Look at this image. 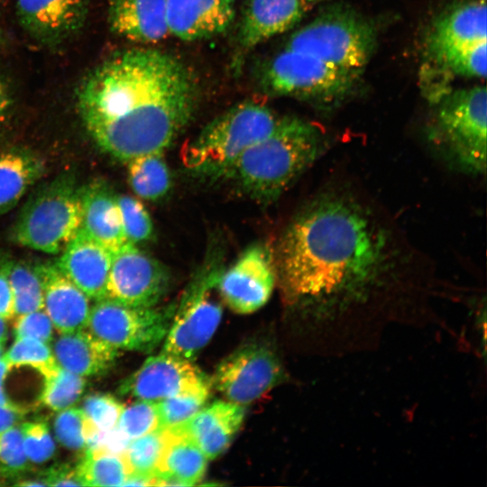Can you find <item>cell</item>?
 <instances>
[{"label": "cell", "mask_w": 487, "mask_h": 487, "mask_svg": "<svg viewBox=\"0 0 487 487\" xmlns=\"http://www.w3.org/2000/svg\"><path fill=\"white\" fill-rule=\"evenodd\" d=\"M306 2H312V1H317V0H305Z\"/></svg>", "instance_id": "49"}, {"label": "cell", "mask_w": 487, "mask_h": 487, "mask_svg": "<svg viewBox=\"0 0 487 487\" xmlns=\"http://www.w3.org/2000/svg\"><path fill=\"white\" fill-rule=\"evenodd\" d=\"M7 259L0 260V317L11 319L14 317V297L7 275Z\"/></svg>", "instance_id": "43"}, {"label": "cell", "mask_w": 487, "mask_h": 487, "mask_svg": "<svg viewBox=\"0 0 487 487\" xmlns=\"http://www.w3.org/2000/svg\"><path fill=\"white\" fill-rule=\"evenodd\" d=\"M116 427L130 440L160 428L157 402L138 400L124 407Z\"/></svg>", "instance_id": "36"}, {"label": "cell", "mask_w": 487, "mask_h": 487, "mask_svg": "<svg viewBox=\"0 0 487 487\" xmlns=\"http://www.w3.org/2000/svg\"><path fill=\"white\" fill-rule=\"evenodd\" d=\"M428 139L455 168L486 170L487 93L484 86L449 91L436 102Z\"/></svg>", "instance_id": "5"}, {"label": "cell", "mask_w": 487, "mask_h": 487, "mask_svg": "<svg viewBox=\"0 0 487 487\" xmlns=\"http://www.w3.org/2000/svg\"><path fill=\"white\" fill-rule=\"evenodd\" d=\"M198 97L190 69L151 48L119 52L84 78L78 91L83 123L96 144L128 161L169 147L188 125Z\"/></svg>", "instance_id": "2"}, {"label": "cell", "mask_w": 487, "mask_h": 487, "mask_svg": "<svg viewBox=\"0 0 487 487\" xmlns=\"http://www.w3.org/2000/svg\"><path fill=\"white\" fill-rule=\"evenodd\" d=\"M285 379L282 364L273 350L247 344L225 358L216 370L213 383L229 401L249 404Z\"/></svg>", "instance_id": "11"}, {"label": "cell", "mask_w": 487, "mask_h": 487, "mask_svg": "<svg viewBox=\"0 0 487 487\" xmlns=\"http://www.w3.org/2000/svg\"><path fill=\"white\" fill-rule=\"evenodd\" d=\"M166 442L155 476L157 486H190L202 480L208 459L186 436L165 429Z\"/></svg>", "instance_id": "25"}, {"label": "cell", "mask_w": 487, "mask_h": 487, "mask_svg": "<svg viewBox=\"0 0 487 487\" xmlns=\"http://www.w3.org/2000/svg\"><path fill=\"white\" fill-rule=\"evenodd\" d=\"M224 269L219 254L206 258L175 307L162 352L192 361L209 342L223 314L218 281Z\"/></svg>", "instance_id": "8"}, {"label": "cell", "mask_w": 487, "mask_h": 487, "mask_svg": "<svg viewBox=\"0 0 487 487\" xmlns=\"http://www.w3.org/2000/svg\"><path fill=\"white\" fill-rule=\"evenodd\" d=\"M43 289V308L60 333L85 329L90 311L88 297L57 266L36 264Z\"/></svg>", "instance_id": "18"}, {"label": "cell", "mask_w": 487, "mask_h": 487, "mask_svg": "<svg viewBox=\"0 0 487 487\" xmlns=\"http://www.w3.org/2000/svg\"><path fill=\"white\" fill-rule=\"evenodd\" d=\"M169 285L165 266L136 244L126 243L113 253L106 298L133 307H153Z\"/></svg>", "instance_id": "12"}, {"label": "cell", "mask_w": 487, "mask_h": 487, "mask_svg": "<svg viewBox=\"0 0 487 487\" xmlns=\"http://www.w3.org/2000/svg\"><path fill=\"white\" fill-rule=\"evenodd\" d=\"M46 486H84L77 465H54L41 473Z\"/></svg>", "instance_id": "42"}, {"label": "cell", "mask_w": 487, "mask_h": 487, "mask_svg": "<svg viewBox=\"0 0 487 487\" xmlns=\"http://www.w3.org/2000/svg\"><path fill=\"white\" fill-rule=\"evenodd\" d=\"M15 338L31 337L49 344L53 337V325L42 309L16 316L13 325Z\"/></svg>", "instance_id": "41"}, {"label": "cell", "mask_w": 487, "mask_h": 487, "mask_svg": "<svg viewBox=\"0 0 487 487\" xmlns=\"http://www.w3.org/2000/svg\"><path fill=\"white\" fill-rule=\"evenodd\" d=\"M274 261L285 301L306 308L321 335L353 327L394 268L387 231L358 201L339 194L320 196L292 220Z\"/></svg>", "instance_id": "1"}, {"label": "cell", "mask_w": 487, "mask_h": 487, "mask_svg": "<svg viewBox=\"0 0 487 487\" xmlns=\"http://www.w3.org/2000/svg\"><path fill=\"white\" fill-rule=\"evenodd\" d=\"M4 356L11 365L35 370L43 380L51 378L60 369L48 344L31 337L15 338Z\"/></svg>", "instance_id": "33"}, {"label": "cell", "mask_w": 487, "mask_h": 487, "mask_svg": "<svg viewBox=\"0 0 487 487\" xmlns=\"http://www.w3.org/2000/svg\"><path fill=\"white\" fill-rule=\"evenodd\" d=\"M175 306L133 307L109 298L90 307L86 329L117 349L151 353L164 340Z\"/></svg>", "instance_id": "10"}, {"label": "cell", "mask_w": 487, "mask_h": 487, "mask_svg": "<svg viewBox=\"0 0 487 487\" xmlns=\"http://www.w3.org/2000/svg\"><path fill=\"white\" fill-rule=\"evenodd\" d=\"M86 420L81 409L70 407L60 410L53 421L57 441L71 451L86 449Z\"/></svg>", "instance_id": "39"}, {"label": "cell", "mask_w": 487, "mask_h": 487, "mask_svg": "<svg viewBox=\"0 0 487 487\" xmlns=\"http://www.w3.org/2000/svg\"><path fill=\"white\" fill-rule=\"evenodd\" d=\"M22 26L44 43H58L77 32L84 24L87 0H16Z\"/></svg>", "instance_id": "15"}, {"label": "cell", "mask_w": 487, "mask_h": 487, "mask_svg": "<svg viewBox=\"0 0 487 487\" xmlns=\"http://www.w3.org/2000/svg\"><path fill=\"white\" fill-rule=\"evenodd\" d=\"M244 414L243 405L216 401L170 430L188 437L211 460L228 447L243 423Z\"/></svg>", "instance_id": "17"}, {"label": "cell", "mask_w": 487, "mask_h": 487, "mask_svg": "<svg viewBox=\"0 0 487 487\" xmlns=\"http://www.w3.org/2000/svg\"><path fill=\"white\" fill-rule=\"evenodd\" d=\"M43 161L25 149L0 152V216L13 209L44 174Z\"/></svg>", "instance_id": "26"}, {"label": "cell", "mask_w": 487, "mask_h": 487, "mask_svg": "<svg viewBox=\"0 0 487 487\" xmlns=\"http://www.w3.org/2000/svg\"><path fill=\"white\" fill-rule=\"evenodd\" d=\"M80 227L86 234L112 253L127 242L124 237L116 195L104 180L80 188Z\"/></svg>", "instance_id": "20"}, {"label": "cell", "mask_w": 487, "mask_h": 487, "mask_svg": "<svg viewBox=\"0 0 487 487\" xmlns=\"http://www.w3.org/2000/svg\"><path fill=\"white\" fill-rule=\"evenodd\" d=\"M276 280L274 254L266 244H254L232 266L224 269L218 290L223 302L233 311L250 314L269 300Z\"/></svg>", "instance_id": "13"}, {"label": "cell", "mask_w": 487, "mask_h": 487, "mask_svg": "<svg viewBox=\"0 0 487 487\" xmlns=\"http://www.w3.org/2000/svg\"><path fill=\"white\" fill-rule=\"evenodd\" d=\"M11 106V96L8 87L0 76V130L6 121Z\"/></svg>", "instance_id": "46"}, {"label": "cell", "mask_w": 487, "mask_h": 487, "mask_svg": "<svg viewBox=\"0 0 487 487\" xmlns=\"http://www.w3.org/2000/svg\"><path fill=\"white\" fill-rule=\"evenodd\" d=\"M127 162L128 182L137 197L154 202L167 196L171 176L162 152L140 155Z\"/></svg>", "instance_id": "27"}, {"label": "cell", "mask_w": 487, "mask_h": 487, "mask_svg": "<svg viewBox=\"0 0 487 487\" xmlns=\"http://www.w3.org/2000/svg\"><path fill=\"white\" fill-rule=\"evenodd\" d=\"M277 120L263 104H238L213 119L182 148V163L193 175L225 178L239 157L272 130Z\"/></svg>", "instance_id": "4"}, {"label": "cell", "mask_w": 487, "mask_h": 487, "mask_svg": "<svg viewBox=\"0 0 487 487\" xmlns=\"http://www.w3.org/2000/svg\"><path fill=\"white\" fill-rule=\"evenodd\" d=\"M77 464L84 486H124L131 474L124 453L87 448Z\"/></svg>", "instance_id": "28"}, {"label": "cell", "mask_w": 487, "mask_h": 487, "mask_svg": "<svg viewBox=\"0 0 487 487\" xmlns=\"http://www.w3.org/2000/svg\"><path fill=\"white\" fill-rule=\"evenodd\" d=\"M20 425L0 433V477L18 478L30 470Z\"/></svg>", "instance_id": "37"}, {"label": "cell", "mask_w": 487, "mask_h": 487, "mask_svg": "<svg viewBox=\"0 0 487 487\" xmlns=\"http://www.w3.org/2000/svg\"><path fill=\"white\" fill-rule=\"evenodd\" d=\"M113 253L80 229L61 251L60 270L89 299L106 298Z\"/></svg>", "instance_id": "16"}, {"label": "cell", "mask_w": 487, "mask_h": 487, "mask_svg": "<svg viewBox=\"0 0 487 487\" xmlns=\"http://www.w3.org/2000/svg\"><path fill=\"white\" fill-rule=\"evenodd\" d=\"M209 382H204L157 402L160 428H173L199 411L208 399Z\"/></svg>", "instance_id": "32"}, {"label": "cell", "mask_w": 487, "mask_h": 487, "mask_svg": "<svg viewBox=\"0 0 487 487\" xmlns=\"http://www.w3.org/2000/svg\"><path fill=\"white\" fill-rule=\"evenodd\" d=\"M7 325L5 319L0 317V344H5L7 339Z\"/></svg>", "instance_id": "47"}, {"label": "cell", "mask_w": 487, "mask_h": 487, "mask_svg": "<svg viewBox=\"0 0 487 487\" xmlns=\"http://www.w3.org/2000/svg\"><path fill=\"white\" fill-rule=\"evenodd\" d=\"M376 39L369 20L349 7L335 5L295 32L285 48L361 73L374 51Z\"/></svg>", "instance_id": "7"}, {"label": "cell", "mask_w": 487, "mask_h": 487, "mask_svg": "<svg viewBox=\"0 0 487 487\" xmlns=\"http://www.w3.org/2000/svg\"><path fill=\"white\" fill-rule=\"evenodd\" d=\"M487 42L452 47L429 54L435 66L453 75L471 78L486 76Z\"/></svg>", "instance_id": "30"}, {"label": "cell", "mask_w": 487, "mask_h": 487, "mask_svg": "<svg viewBox=\"0 0 487 487\" xmlns=\"http://www.w3.org/2000/svg\"><path fill=\"white\" fill-rule=\"evenodd\" d=\"M10 363L5 359V356L0 357V405L5 406L16 409L24 410L15 407L11 400L8 399L5 391V380L11 368ZM26 411V410H24Z\"/></svg>", "instance_id": "45"}, {"label": "cell", "mask_w": 487, "mask_h": 487, "mask_svg": "<svg viewBox=\"0 0 487 487\" xmlns=\"http://www.w3.org/2000/svg\"><path fill=\"white\" fill-rule=\"evenodd\" d=\"M80 188L69 173L41 186L21 211L13 240L45 253H61L80 227Z\"/></svg>", "instance_id": "6"}, {"label": "cell", "mask_w": 487, "mask_h": 487, "mask_svg": "<svg viewBox=\"0 0 487 487\" xmlns=\"http://www.w3.org/2000/svg\"><path fill=\"white\" fill-rule=\"evenodd\" d=\"M359 76L308 53L285 48L267 65L263 83L275 95L332 105L350 96Z\"/></svg>", "instance_id": "9"}, {"label": "cell", "mask_w": 487, "mask_h": 487, "mask_svg": "<svg viewBox=\"0 0 487 487\" xmlns=\"http://www.w3.org/2000/svg\"><path fill=\"white\" fill-rule=\"evenodd\" d=\"M123 409L114 396L96 392L84 398L81 410L96 429L108 431L116 427Z\"/></svg>", "instance_id": "40"}, {"label": "cell", "mask_w": 487, "mask_h": 487, "mask_svg": "<svg viewBox=\"0 0 487 487\" xmlns=\"http://www.w3.org/2000/svg\"><path fill=\"white\" fill-rule=\"evenodd\" d=\"M208 381L192 361L164 352L150 356L120 385L121 395L158 402Z\"/></svg>", "instance_id": "14"}, {"label": "cell", "mask_w": 487, "mask_h": 487, "mask_svg": "<svg viewBox=\"0 0 487 487\" xmlns=\"http://www.w3.org/2000/svg\"><path fill=\"white\" fill-rule=\"evenodd\" d=\"M234 16L228 0H166L169 33L182 41L217 35L231 25Z\"/></svg>", "instance_id": "19"}, {"label": "cell", "mask_w": 487, "mask_h": 487, "mask_svg": "<svg viewBox=\"0 0 487 487\" xmlns=\"http://www.w3.org/2000/svg\"><path fill=\"white\" fill-rule=\"evenodd\" d=\"M109 25L133 42L155 43L168 34L166 0H110Z\"/></svg>", "instance_id": "22"}, {"label": "cell", "mask_w": 487, "mask_h": 487, "mask_svg": "<svg viewBox=\"0 0 487 487\" xmlns=\"http://www.w3.org/2000/svg\"><path fill=\"white\" fill-rule=\"evenodd\" d=\"M116 202L126 242L137 245L152 240L153 224L142 202L128 195H116Z\"/></svg>", "instance_id": "35"}, {"label": "cell", "mask_w": 487, "mask_h": 487, "mask_svg": "<svg viewBox=\"0 0 487 487\" xmlns=\"http://www.w3.org/2000/svg\"><path fill=\"white\" fill-rule=\"evenodd\" d=\"M27 411L0 405V433L18 425Z\"/></svg>", "instance_id": "44"}, {"label": "cell", "mask_w": 487, "mask_h": 487, "mask_svg": "<svg viewBox=\"0 0 487 487\" xmlns=\"http://www.w3.org/2000/svg\"><path fill=\"white\" fill-rule=\"evenodd\" d=\"M25 455L31 464H43L56 454V445L46 422L36 420L20 425Z\"/></svg>", "instance_id": "38"}, {"label": "cell", "mask_w": 487, "mask_h": 487, "mask_svg": "<svg viewBox=\"0 0 487 487\" xmlns=\"http://www.w3.org/2000/svg\"><path fill=\"white\" fill-rule=\"evenodd\" d=\"M52 353L60 367L83 377L105 374L119 355L117 349L86 328L61 333L53 343Z\"/></svg>", "instance_id": "24"}, {"label": "cell", "mask_w": 487, "mask_h": 487, "mask_svg": "<svg viewBox=\"0 0 487 487\" xmlns=\"http://www.w3.org/2000/svg\"><path fill=\"white\" fill-rule=\"evenodd\" d=\"M166 430L158 428L142 436L131 439L124 455L131 474L154 479L158 473L166 442Z\"/></svg>", "instance_id": "31"}, {"label": "cell", "mask_w": 487, "mask_h": 487, "mask_svg": "<svg viewBox=\"0 0 487 487\" xmlns=\"http://www.w3.org/2000/svg\"><path fill=\"white\" fill-rule=\"evenodd\" d=\"M7 275L13 291L14 317L43 308V289L36 265L8 260Z\"/></svg>", "instance_id": "29"}, {"label": "cell", "mask_w": 487, "mask_h": 487, "mask_svg": "<svg viewBox=\"0 0 487 487\" xmlns=\"http://www.w3.org/2000/svg\"><path fill=\"white\" fill-rule=\"evenodd\" d=\"M305 0H250L239 32L240 45L250 50L292 28L304 15Z\"/></svg>", "instance_id": "23"}, {"label": "cell", "mask_w": 487, "mask_h": 487, "mask_svg": "<svg viewBox=\"0 0 487 487\" xmlns=\"http://www.w3.org/2000/svg\"><path fill=\"white\" fill-rule=\"evenodd\" d=\"M228 1H230V2L232 3V2L234 1V0H228Z\"/></svg>", "instance_id": "50"}, {"label": "cell", "mask_w": 487, "mask_h": 487, "mask_svg": "<svg viewBox=\"0 0 487 487\" xmlns=\"http://www.w3.org/2000/svg\"><path fill=\"white\" fill-rule=\"evenodd\" d=\"M485 0H469L443 13L427 37V52L487 41Z\"/></svg>", "instance_id": "21"}, {"label": "cell", "mask_w": 487, "mask_h": 487, "mask_svg": "<svg viewBox=\"0 0 487 487\" xmlns=\"http://www.w3.org/2000/svg\"><path fill=\"white\" fill-rule=\"evenodd\" d=\"M87 387V380L61 367L44 380L39 400L47 408L60 411L73 407L81 398Z\"/></svg>", "instance_id": "34"}, {"label": "cell", "mask_w": 487, "mask_h": 487, "mask_svg": "<svg viewBox=\"0 0 487 487\" xmlns=\"http://www.w3.org/2000/svg\"><path fill=\"white\" fill-rule=\"evenodd\" d=\"M328 147L323 133L303 119L278 118L272 130L251 145L224 179L261 203L278 198Z\"/></svg>", "instance_id": "3"}, {"label": "cell", "mask_w": 487, "mask_h": 487, "mask_svg": "<svg viewBox=\"0 0 487 487\" xmlns=\"http://www.w3.org/2000/svg\"><path fill=\"white\" fill-rule=\"evenodd\" d=\"M4 352V344H0V357L2 356Z\"/></svg>", "instance_id": "48"}]
</instances>
